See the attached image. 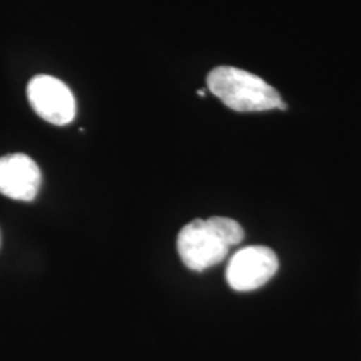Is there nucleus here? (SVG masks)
Instances as JSON below:
<instances>
[{
  "label": "nucleus",
  "instance_id": "obj_1",
  "mask_svg": "<svg viewBox=\"0 0 361 361\" xmlns=\"http://www.w3.org/2000/svg\"><path fill=\"white\" fill-rule=\"evenodd\" d=\"M243 240V226L234 219H194L182 228L177 249L182 262L189 269L202 271L224 261L231 247L241 244Z\"/></svg>",
  "mask_w": 361,
  "mask_h": 361
},
{
  "label": "nucleus",
  "instance_id": "obj_4",
  "mask_svg": "<svg viewBox=\"0 0 361 361\" xmlns=\"http://www.w3.org/2000/svg\"><path fill=\"white\" fill-rule=\"evenodd\" d=\"M28 101L42 119L56 126L73 122L77 104L71 90L62 80L51 75H37L27 87Z\"/></svg>",
  "mask_w": 361,
  "mask_h": 361
},
{
  "label": "nucleus",
  "instance_id": "obj_5",
  "mask_svg": "<svg viewBox=\"0 0 361 361\" xmlns=\"http://www.w3.org/2000/svg\"><path fill=\"white\" fill-rule=\"evenodd\" d=\"M42 174L28 155H4L0 158V193L15 201L30 202L38 195Z\"/></svg>",
  "mask_w": 361,
  "mask_h": 361
},
{
  "label": "nucleus",
  "instance_id": "obj_3",
  "mask_svg": "<svg viewBox=\"0 0 361 361\" xmlns=\"http://www.w3.org/2000/svg\"><path fill=\"white\" fill-rule=\"evenodd\" d=\"M279 271V258L268 246H246L233 255L226 281L237 292H250L267 284Z\"/></svg>",
  "mask_w": 361,
  "mask_h": 361
},
{
  "label": "nucleus",
  "instance_id": "obj_2",
  "mask_svg": "<svg viewBox=\"0 0 361 361\" xmlns=\"http://www.w3.org/2000/svg\"><path fill=\"white\" fill-rule=\"evenodd\" d=\"M207 86L209 90L234 111L250 113L286 109L279 91L262 78L241 68L221 66L212 70L207 75Z\"/></svg>",
  "mask_w": 361,
  "mask_h": 361
}]
</instances>
